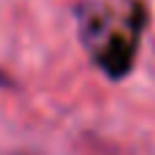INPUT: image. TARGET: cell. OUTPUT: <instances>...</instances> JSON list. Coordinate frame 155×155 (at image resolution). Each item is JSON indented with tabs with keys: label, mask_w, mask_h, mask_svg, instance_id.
<instances>
[{
	"label": "cell",
	"mask_w": 155,
	"mask_h": 155,
	"mask_svg": "<svg viewBox=\"0 0 155 155\" xmlns=\"http://www.w3.org/2000/svg\"><path fill=\"white\" fill-rule=\"evenodd\" d=\"M0 82H3V79H0Z\"/></svg>",
	"instance_id": "6da1fadb"
}]
</instances>
